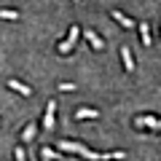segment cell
Segmentation results:
<instances>
[{"label":"cell","mask_w":161,"mask_h":161,"mask_svg":"<svg viewBox=\"0 0 161 161\" xmlns=\"http://www.w3.org/2000/svg\"><path fill=\"white\" fill-rule=\"evenodd\" d=\"M59 148H62V150H70V153H78V156H83V158H92V161H102V153H94V150L83 148V145H78V142H67V140H62Z\"/></svg>","instance_id":"1"},{"label":"cell","mask_w":161,"mask_h":161,"mask_svg":"<svg viewBox=\"0 0 161 161\" xmlns=\"http://www.w3.org/2000/svg\"><path fill=\"white\" fill-rule=\"evenodd\" d=\"M78 35H80V27H78V24H73V27H70V35L62 40V43H59V54L73 51V46H75V40H78Z\"/></svg>","instance_id":"2"},{"label":"cell","mask_w":161,"mask_h":161,"mask_svg":"<svg viewBox=\"0 0 161 161\" xmlns=\"http://www.w3.org/2000/svg\"><path fill=\"white\" fill-rule=\"evenodd\" d=\"M83 35H86V40L92 43V48H94V51H102V48H105V40L99 38L97 32H92V30H83Z\"/></svg>","instance_id":"3"},{"label":"cell","mask_w":161,"mask_h":161,"mask_svg":"<svg viewBox=\"0 0 161 161\" xmlns=\"http://www.w3.org/2000/svg\"><path fill=\"white\" fill-rule=\"evenodd\" d=\"M121 59H124V67H126V73H134V59H132V51H129L126 46H121Z\"/></svg>","instance_id":"4"},{"label":"cell","mask_w":161,"mask_h":161,"mask_svg":"<svg viewBox=\"0 0 161 161\" xmlns=\"http://www.w3.org/2000/svg\"><path fill=\"white\" fill-rule=\"evenodd\" d=\"M8 89H14V92H19L22 97H30V94H32V89H30V86H24L22 80H16V78H14V80H8Z\"/></svg>","instance_id":"5"},{"label":"cell","mask_w":161,"mask_h":161,"mask_svg":"<svg viewBox=\"0 0 161 161\" xmlns=\"http://www.w3.org/2000/svg\"><path fill=\"white\" fill-rule=\"evenodd\" d=\"M110 16H113V19H115V22H118V24H124V27H126V30H134V27H137V24H134L132 19H129V16H124V14H121V11H110Z\"/></svg>","instance_id":"6"},{"label":"cell","mask_w":161,"mask_h":161,"mask_svg":"<svg viewBox=\"0 0 161 161\" xmlns=\"http://www.w3.org/2000/svg\"><path fill=\"white\" fill-rule=\"evenodd\" d=\"M54 110H57V102H48L46 118H43V129H54Z\"/></svg>","instance_id":"7"},{"label":"cell","mask_w":161,"mask_h":161,"mask_svg":"<svg viewBox=\"0 0 161 161\" xmlns=\"http://www.w3.org/2000/svg\"><path fill=\"white\" fill-rule=\"evenodd\" d=\"M75 118H99V110H92V108H78L75 110Z\"/></svg>","instance_id":"8"},{"label":"cell","mask_w":161,"mask_h":161,"mask_svg":"<svg viewBox=\"0 0 161 161\" xmlns=\"http://www.w3.org/2000/svg\"><path fill=\"white\" fill-rule=\"evenodd\" d=\"M134 124H137V126H153V129H161V121H156V118H150V115H140L137 121H134Z\"/></svg>","instance_id":"9"},{"label":"cell","mask_w":161,"mask_h":161,"mask_svg":"<svg viewBox=\"0 0 161 161\" xmlns=\"http://www.w3.org/2000/svg\"><path fill=\"white\" fill-rule=\"evenodd\" d=\"M137 30H140V40H142V46H150V27H148V22H142Z\"/></svg>","instance_id":"10"},{"label":"cell","mask_w":161,"mask_h":161,"mask_svg":"<svg viewBox=\"0 0 161 161\" xmlns=\"http://www.w3.org/2000/svg\"><path fill=\"white\" fill-rule=\"evenodd\" d=\"M35 132H38V124H27L24 132H22V140H24V142H30V140L35 137Z\"/></svg>","instance_id":"11"},{"label":"cell","mask_w":161,"mask_h":161,"mask_svg":"<svg viewBox=\"0 0 161 161\" xmlns=\"http://www.w3.org/2000/svg\"><path fill=\"white\" fill-rule=\"evenodd\" d=\"M0 19H19V11H11V8H3V11H0Z\"/></svg>","instance_id":"12"},{"label":"cell","mask_w":161,"mask_h":161,"mask_svg":"<svg viewBox=\"0 0 161 161\" xmlns=\"http://www.w3.org/2000/svg\"><path fill=\"white\" fill-rule=\"evenodd\" d=\"M40 156H43V158H51V161L57 158V153H54L51 148H40Z\"/></svg>","instance_id":"13"},{"label":"cell","mask_w":161,"mask_h":161,"mask_svg":"<svg viewBox=\"0 0 161 161\" xmlns=\"http://www.w3.org/2000/svg\"><path fill=\"white\" fill-rule=\"evenodd\" d=\"M75 89H78L75 83H59V92H75Z\"/></svg>","instance_id":"14"},{"label":"cell","mask_w":161,"mask_h":161,"mask_svg":"<svg viewBox=\"0 0 161 161\" xmlns=\"http://www.w3.org/2000/svg\"><path fill=\"white\" fill-rule=\"evenodd\" d=\"M16 161H24V150L22 148H16Z\"/></svg>","instance_id":"15"},{"label":"cell","mask_w":161,"mask_h":161,"mask_svg":"<svg viewBox=\"0 0 161 161\" xmlns=\"http://www.w3.org/2000/svg\"><path fill=\"white\" fill-rule=\"evenodd\" d=\"M75 3H80V0H75Z\"/></svg>","instance_id":"16"},{"label":"cell","mask_w":161,"mask_h":161,"mask_svg":"<svg viewBox=\"0 0 161 161\" xmlns=\"http://www.w3.org/2000/svg\"><path fill=\"white\" fill-rule=\"evenodd\" d=\"M46 161H51V158H46Z\"/></svg>","instance_id":"17"}]
</instances>
